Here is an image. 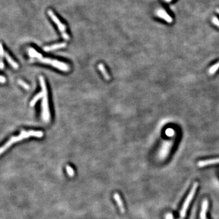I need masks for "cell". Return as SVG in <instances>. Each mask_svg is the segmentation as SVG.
I'll return each instance as SVG.
<instances>
[{
	"mask_svg": "<svg viewBox=\"0 0 219 219\" xmlns=\"http://www.w3.org/2000/svg\"><path fill=\"white\" fill-rule=\"evenodd\" d=\"M43 133L41 131H34V130H29V131H25V130H22L20 134L17 136H13L11 138V139L4 144V145L0 147V155L6 150L7 149L11 147L12 144L17 142L20 140H22L23 139L27 138L30 136H34L37 138H41L43 136Z\"/></svg>",
	"mask_w": 219,
	"mask_h": 219,
	"instance_id": "6da1fadb",
	"label": "cell"
},
{
	"mask_svg": "<svg viewBox=\"0 0 219 219\" xmlns=\"http://www.w3.org/2000/svg\"><path fill=\"white\" fill-rule=\"evenodd\" d=\"M39 80L41 87V91L43 92V95L42 97V103H41V115H42L43 120L46 121V122H48V121L50 120L51 114L49 107L47 87H46V85L45 79L42 76H40L39 77Z\"/></svg>",
	"mask_w": 219,
	"mask_h": 219,
	"instance_id": "7a4b0ae2",
	"label": "cell"
},
{
	"mask_svg": "<svg viewBox=\"0 0 219 219\" xmlns=\"http://www.w3.org/2000/svg\"><path fill=\"white\" fill-rule=\"evenodd\" d=\"M198 187V183L197 182L194 183L192 188H191V189L190 190L188 195H187V197H186L185 200L184 201V203L182 205V207H181V209L180 211L179 217L177 219H184L186 218V214H187L190 203L192 201V199L194 198L195 194L197 192Z\"/></svg>",
	"mask_w": 219,
	"mask_h": 219,
	"instance_id": "3957f363",
	"label": "cell"
},
{
	"mask_svg": "<svg viewBox=\"0 0 219 219\" xmlns=\"http://www.w3.org/2000/svg\"><path fill=\"white\" fill-rule=\"evenodd\" d=\"M38 60L39 62L43 63L50 65H51V66L56 68L62 71L68 72L69 71V69H70V68H69V65H68L67 64H66L64 62H60L57 60H54L51 58H45V57L43 58L42 56H41L40 58L38 59Z\"/></svg>",
	"mask_w": 219,
	"mask_h": 219,
	"instance_id": "277c9868",
	"label": "cell"
},
{
	"mask_svg": "<svg viewBox=\"0 0 219 219\" xmlns=\"http://www.w3.org/2000/svg\"><path fill=\"white\" fill-rule=\"evenodd\" d=\"M174 141L173 139L166 140L162 142L158 153V158L160 160H164L166 159L167 157L169 155V153L171 150L172 146L174 145Z\"/></svg>",
	"mask_w": 219,
	"mask_h": 219,
	"instance_id": "5b68a950",
	"label": "cell"
},
{
	"mask_svg": "<svg viewBox=\"0 0 219 219\" xmlns=\"http://www.w3.org/2000/svg\"><path fill=\"white\" fill-rule=\"evenodd\" d=\"M48 13L49 15V17L51 18V19L53 20V21L58 26L59 31H60V32H61L63 38L65 40H68L69 39V36L67 34V32L66 31V29H67L66 26H65L64 24H63V23L60 21V20L57 17V16L55 15V13L52 11L49 10L48 12Z\"/></svg>",
	"mask_w": 219,
	"mask_h": 219,
	"instance_id": "8992f818",
	"label": "cell"
},
{
	"mask_svg": "<svg viewBox=\"0 0 219 219\" xmlns=\"http://www.w3.org/2000/svg\"><path fill=\"white\" fill-rule=\"evenodd\" d=\"M156 16H158L160 18H162V19H163L167 23H172V21H173L172 18L169 15V13H167L164 9H158V10L156 11Z\"/></svg>",
	"mask_w": 219,
	"mask_h": 219,
	"instance_id": "52a82bcc",
	"label": "cell"
},
{
	"mask_svg": "<svg viewBox=\"0 0 219 219\" xmlns=\"http://www.w3.org/2000/svg\"><path fill=\"white\" fill-rule=\"evenodd\" d=\"M209 207V202L207 199H204L202 203L201 211L200 213L199 219H208L206 217L207 212Z\"/></svg>",
	"mask_w": 219,
	"mask_h": 219,
	"instance_id": "ba28073f",
	"label": "cell"
},
{
	"mask_svg": "<svg viewBox=\"0 0 219 219\" xmlns=\"http://www.w3.org/2000/svg\"><path fill=\"white\" fill-rule=\"evenodd\" d=\"M218 163H219V158H214V159L200 161L197 163V165L200 167H202L207 166L218 164Z\"/></svg>",
	"mask_w": 219,
	"mask_h": 219,
	"instance_id": "9c48e42d",
	"label": "cell"
},
{
	"mask_svg": "<svg viewBox=\"0 0 219 219\" xmlns=\"http://www.w3.org/2000/svg\"><path fill=\"white\" fill-rule=\"evenodd\" d=\"M113 198L115 200V202H116V203L118 204V206L120 209V212L122 213H124L125 210V208H124V203H123V202H122V200L120 198V195L116 192L113 195Z\"/></svg>",
	"mask_w": 219,
	"mask_h": 219,
	"instance_id": "30bf717a",
	"label": "cell"
},
{
	"mask_svg": "<svg viewBox=\"0 0 219 219\" xmlns=\"http://www.w3.org/2000/svg\"><path fill=\"white\" fill-rule=\"evenodd\" d=\"M66 46H67V44L65 43H56L51 46H45V47L43 48V49L45 51H54L58 49L65 48L66 47Z\"/></svg>",
	"mask_w": 219,
	"mask_h": 219,
	"instance_id": "8fae6325",
	"label": "cell"
},
{
	"mask_svg": "<svg viewBox=\"0 0 219 219\" xmlns=\"http://www.w3.org/2000/svg\"><path fill=\"white\" fill-rule=\"evenodd\" d=\"M4 57H6V60H7V62L9 63V64H10L13 68L17 69L18 68V64L12 59V57L6 52V51L4 52Z\"/></svg>",
	"mask_w": 219,
	"mask_h": 219,
	"instance_id": "7c38bea8",
	"label": "cell"
},
{
	"mask_svg": "<svg viewBox=\"0 0 219 219\" xmlns=\"http://www.w3.org/2000/svg\"><path fill=\"white\" fill-rule=\"evenodd\" d=\"M28 53L31 57L37 58V59H39V58H40L41 56H42V55L37 52L35 49H34L32 48H30L28 49Z\"/></svg>",
	"mask_w": 219,
	"mask_h": 219,
	"instance_id": "4fadbf2b",
	"label": "cell"
},
{
	"mask_svg": "<svg viewBox=\"0 0 219 219\" xmlns=\"http://www.w3.org/2000/svg\"><path fill=\"white\" fill-rule=\"evenodd\" d=\"M98 68H99V69L100 70V71L102 74V75L104 76V78L106 79V80H107V81L110 80V76L109 75L108 73H107L106 69H105V67H104V65L103 64L101 63L98 65Z\"/></svg>",
	"mask_w": 219,
	"mask_h": 219,
	"instance_id": "5bb4252c",
	"label": "cell"
},
{
	"mask_svg": "<svg viewBox=\"0 0 219 219\" xmlns=\"http://www.w3.org/2000/svg\"><path fill=\"white\" fill-rule=\"evenodd\" d=\"M43 92L42 91H41V92H40V93H38V94H37L34 97V98H33V99H32V101H31V104H30V105L31 106V107H33L35 104H36V102H37V101H38L39 99H40L41 98H42V97H43Z\"/></svg>",
	"mask_w": 219,
	"mask_h": 219,
	"instance_id": "9a60e30c",
	"label": "cell"
},
{
	"mask_svg": "<svg viewBox=\"0 0 219 219\" xmlns=\"http://www.w3.org/2000/svg\"><path fill=\"white\" fill-rule=\"evenodd\" d=\"M219 69V62H218L215 65L212 66L208 70V73L209 75H213L216 73V72Z\"/></svg>",
	"mask_w": 219,
	"mask_h": 219,
	"instance_id": "2e32d148",
	"label": "cell"
},
{
	"mask_svg": "<svg viewBox=\"0 0 219 219\" xmlns=\"http://www.w3.org/2000/svg\"><path fill=\"white\" fill-rule=\"evenodd\" d=\"M66 171L68 175L70 177H73L74 176V174H75V172H74V170L73 169V167H71L69 165L66 166Z\"/></svg>",
	"mask_w": 219,
	"mask_h": 219,
	"instance_id": "e0dca14e",
	"label": "cell"
},
{
	"mask_svg": "<svg viewBox=\"0 0 219 219\" xmlns=\"http://www.w3.org/2000/svg\"><path fill=\"white\" fill-rule=\"evenodd\" d=\"M18 84L22 86L24 88H25L26 90H29V88H30L29 85L28 84H27V83L26 82H25L24 81H23L21 80H18Z\"/></svg>",
	"mask_w": 219,
	"mask_h": 219,
	"instance_id": "ac0fdd59",
	"label": "cell"
},
{
	"mask_svg": "<svg viewBox=\"0 0 219 219\" xmlns=\"http://www.w3.org/2000/svg\"><path fill=\"white\" fill-rule=\"evenodd\" d=\"M4 52H5V51H4L3 45L0 43V58H1L0 60H3V56H4Z\"/></svg>",
	"mask_w": 219,
	"mask_h": 219,
	"instance_id": "d6986e66",
	"label": "cell"
},
{
	"mask_svg": "<svg viewBox=\"0 0 219 219\" xmlns=\"http://www.w3.org/2000/svg\"><path fill=\"white\" fill-rule=\"evenodd\" d=\"M212 21L214 25L219 27V20L217 17H213L212 19Z\"/></svg>",
	"mask_w": 219,
	"mask_h": 219,
	"instance_id": "ffe728a7",
	"label": "cell"
},
{
	"mask_svg": "<svg viewBox=\"0 0 219 219\" xmlns=\"http://www.w3.org/2000/svg\"><path fill=\"white\" fill-rule=\"evenodd\" d=\"M6 82V78L4 77H3V76H0V83H5Z\"/></svg>",
	"mask_w": 219,
	"mask_h": 219,
	"instance_id": "44dd1931",
	"label": "cell"
},
{
	"mask_svg": "<svg viewBox=\"0 0 219 219\" xmlns=\"http://www.w3.org/2000/svg\"><path fill=\"white\" fill-rule=\"evenodd\" d=\"M166 219H173V216L171 214H168L166 217Z\"/></svg>",
	"mask_w": 219,
	"mask_h": 219,
	"instance_id": "7402d4cb",
	"label": "cell"
},
{
	"mask_svg": "<svg viewBox=\"0 0 219 219\" xmlns=\"http://www.w3.org/2000/svg\"><path fill=\"white\" fill-rule=\"evenodd\" d=\"M4 67V65L3 60H0V69H3Z\"/></svg>",
	"mask_w": 219,
	"mask_h": 219,
	"instance_id": "603a6c76",
	"label": "cell"
},
{
	"mask_svg": "<svg viewBox=\"0 0 219 219\" xmlns=\"http://www.w3.org/2000/svg\"><path fill=\"white\" fill-rule=\"evenodd\" d=\"M164 1L165 2H167V3H169V2L172 1V0H164Z\"/></svg>",
	"mask_w": 219,
	"mask_h": 219,
	"instance_id": "cb8c5ba5",
	"label": "cell"
},
{
	"mask_svg": "<svg viewBox=\"0 0 219 219\" xmlns=\"http://www.w3.org/2000/svg\"><path fill=\"white\" fill-rule=\"evenodd\" d=\"M216 11H217V12L218 13V14H219V9L218 8H217V9H216Z\"/></svg>",
	"mask_w": 219,
	"mask_h": 219,
	"instance_id": "d4e9b609",
	"label": "cell"
}]
</instances>
